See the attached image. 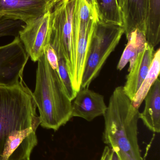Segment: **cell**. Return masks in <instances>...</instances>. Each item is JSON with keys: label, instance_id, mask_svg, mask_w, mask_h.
I'll return each mask as SVG.
<instances>
[{"label": "cell", "instance_id": "1", "mask_svg": "<svg viewBox=\"0 0 160 160\" xmlns=\"http://www.w3.org/2000/svg\"><path fill=\"white\" fill-rule=\"evenodd\" d=\"M36 109L23 80L0 85V160H30L40 123Z\"/></svg>", "mask_w": 160, "mask_h": 160}, {"label": "cell", "instance_id": "2", "mask_svg": "<svg viewBox=\"0 0 160 160\" xmlns=\"http://www.w3.org/2000/svg\"><path fill=\"white\" fill-rule=\"evenodd\" d=\"M140 113L123 86L116 87L103 115V138L104 143L116 151L120 160H144L138 142Z\"/></svg>", "mask_w": 160, "mask_h": 160}, {"label": "cell", "instance_id": "3", "mask_svg": "<svg viewBox=\"0 0 160 160\" xmlns=\"http://www.w3.org/2000/svg\"><path fill=\"white\" fill-rule=\"evenodd\" d=\"M33 96L38 108L40 125L57 131L72 118V102L57 70L47 60L46 52L37 61Z\"/></svg>", "mask_w": 160, "mask_h": 160}, {"label": "cell", "instance_id": "4", "mask_svg": "<svg viewBox=\"0 0 160 160\" xmlns=\"http://www.w3.org/2000/svg\"><path fill=\"white\" fill-rule=\"evenodd\" d=\"M76 0H61L51 12V36L49 46L58 58L65 62L73 88H80L77 79L76 67V29L73 16Z\"/></svg>", "mask_w": 160, "mask_h": 160}, {"label": "cell", "instance_id": "5", "mask_svg": "<svg viewBox=\"0 0 160 160\" xmlns=\"http://www.w3.org/2000/svg\"><path fill=\"white\" fill-rule=\"evenodd\" d=\"M125 34L122 26L97 22L89 44L80 88L89 87Z\"/></svg>", "mask_w": 160, "mask_h": 160}, {"label": "cell", "instance_id": "6", "mask_svg": "<svg viewBox=\"0 0 160 160\" xmlns=\"http://www.w3.org/2000/svg\"><path fill=\"white\" fill-rule=\"evenodd\" d=\"M52 10L39 18L25 23L18 37L31 60L37 62L49 45Z\"/></svg>", "mask_w": 160, "mask_h": 160}, {"label": "cell", "instance_id": "7", "mask_svg": "<svg viewBox=\"0 0 160 160\" xmlns=\"http://www.w3.org/2000/svg\"><path fill=\"white\" fill-rule=\"evenodd\" d=\"M29 58L18 36L10 43L0 46V85L14 84L23 80Z\"/></svg>", "mask_w": 160, "mask_h": 160}, {"label": "cell", "instance_id": "8", "mask_svg": "<svg viewBox=\"0 0 160 160\" xmlns=\"http://www.w3.org/2000/svg\"><path fill=\"white\" fill-rule=\"evenodd\" d=\"M55 4L53 0H0V20H34L49 10Z\"/></svg>", "mask_w": 160, "mask_h": 160}, {"label": "cell", "instance_id": "9", "mask_svg": "<svg viewBox=\"0 0 160 160\" xmlns=\"http://www.w3.org/2000/svg\"><path fill=\"white\" fill-rule=\"evenodd\" d=\"M73 100L72 118H80L90 122L103 116L107 110L104 97L88 88H80Z\"/></svg>", "mask_w": 160, "mask_h": 160}, {"label": "cell", "instance_id": "10", "mask_svg": "<svg viewBox=\"0 0 160 160\" xmlns=\"http://www.w3.org/2000/svg\"><path fill=\"white\" fill-rule=\"evenodd\" d=\"M73 18L76 29V67L77 79L78 83L81 87L82 78L88 48L95 26L99 21L95 19H91L88 20L81 19L78 16L76 9V6Z\"/></svg>", "mask_w": 160, "mask_h": 160}, {"label": "cell", "instance_id": "11", "mask_svg": "<svg viewBox=\"0 0 160 160\" xmlns=\"http://www.w3.org/2000/svg\"><path fill=\"white\" fill-rule=\"evenodd\" d=\"M123 16L126 35L138 29L145 34L148 15V0H117Z\"/></svg>", "mask_w": 160, "mask_h": 160}, {"label": "cell", "instance_id": "12", "mask_svg": "<svg viewBox=\"0 0 160 160\" xmlns=\"http://www.w3.org/2000/svg\"><path fill=\"white\" fill-rule=\"evenodd\" d=\"M155 48L147 43L138 55L132 68L129 71L126 82L123 86L126 95L132 100L150 69L155 53Z\"/></svg>", "mask_w": 160, "mask_h": 160}, {"label": "cell", "instance_id": "13", "mask_svg": "<svg viewBox=\"0 0 160 160\" xmlns=\"http://www.w3.org/2000/svg\"><path fill=\"white\" fill-rule=\"evenodd\" d=\"M145 106L140 113L147 128L155 133L160 132V81L159 78L153 84L144 99Z\"/></svg>", "mask_w": 160, "mask_h": 160}, {"label": "cell", "instance_id": "14", "mask_svg": "<svg viewBox=\"0 0 160 160\" xmlns=\"http://www.w3.org/2000/svg\"><path fill=\"white\" fill-rule=\"evenodd\" d=\"M126 37L127 44L117 66V69L120 71L124 69L128 62V71L131 69L138 55L143 51L147 43L145 34L138 29L132 31Z\"/></svg>", "mask_w": 160, "mask_h": 160}, {"label": "cell", "instance_id": "15", "mask_svg": "<svg viewBox=\"0 0 160 160\" xmlns=\"http://www.w3.org/2000/svg\"><path fill=\"white\" fill-rule=\"evenodd\" d=\"M147 41L154 48L160 41V0H148L145 33Z\"/></svg>", "mask_w": 160, "mask_h": 160}, {"label": "cell", "instance_id": "16", "mask_svg": "<svg viewBox=\"0 0 160 160\" xmlns=\"http://www.w3.org/2000/svg\"><path fill=\"white\" fill-rule=\"evenodd\" d=\"M160 72V49L158 48L155 52L154 59L146 77L132 99V104L134 107L139 109L151 87L159 78Z\"/></svg>", "mask_w": 160, "mask_h": 160}, {"label": "cell", "instance_id": "17", "mask_svg": "<svg viewBox=\"0 0 160 160\" xmlns=\"http://www.w3.org/2000/svg\"><path fill=\"white\" fill-rule=\"evenodd\" d=\"M99 21L123 27V16L117 0H96Z\"/></svg>", "mask_w": 160, "mask_h": 160}, {"label": "cell", "instance_id": "18", "mask_svg": "<svg viewBox=\"0 0 160 160\" xmlns=\"http://www.w3.org/2000/svg\"><path fill=\"white\" fill-rule=\"evenodd\" d=\"M58 64L57 71L59 74L60 78L62 80L66 92L70 99L72 101L76 97L77 92L73 88L71 79L67 68L66 64L64 59L63 58H58Z\"/></svg>", "mask_w": 160, "mask_h": 160}, {"label": "cell", "instance_id": "19", "mask_svg": "<svg viewBox=\"0 0 160 160\" xmlns=\"http://www.w3.org/2000/svg\"><path fill=\"white\" fill-rule=\"evenodd\" d=\"M25 23L20 21L2 19L0 20V38L18 36Z\"/></svg>", "mask_w": 160, "mask_h": 160}, {"label": "cell", "instance_id": "20", "mask_svg": "<svg viewBox=\"0 0 160 160\" xmlns=\"http://www.w3.org/2000/svg\"><path fill=\"white\" fill-rule=\"evenodd\" d=\"M47 60L53 68L57 70L58 68V57L56 52L49 45L46 51Z\"/></svg>", "mask_w": 160, "mask_h": 160}, {"label": "cell", "instance_id": "21", "mask_svg": "<svg viewBox=\"0 0 160 160\" xmlns=\"http://www.w3.org/2000/svg\"><path fill=\"white\" fill-rule=\"evenodd\" d=\"M85 1L88 6L90 7L91 9H92L93 13L98 18V12L97 4L96 0H85Z\"/></svg>", "mask_w": 160, "mask_h": 160}, {"label": "cell", "instance_id": "22", "mask_svg": "<svg viewBox=\"0 0 160 160\" xmlns=\"http://www.w3.org/2000/svg\"><path fill=\"white\" fill-rule=\"evenodd\" d=\"M110 148L108 146H106L103 149L102 155L100 160H109L110 159Z\"/></svg>", "mask_w": 160, "mask_h": 160}, {"label": "cell", "instance_id": "23", "mask_svg": "<svg viewBox=\"0 0 160 160\" xmlns=\"http://www.w3.org/2000/svg\"><path fill=\"white\" fill-rule=\"evenodd\" d=\"M109 160H120L117 153L111 148H110V159H109Z\"/></svg>", "mask_w": 160, "mask_h": 160}, {"label": "cell", "instance_id": "24", "mask_svg": "<svg viewBox=\"0 0 160 160\" xmlns=\"http://www.w3.org/2000/svg\"><path fill=\"white\" fill-rule=\"evenodd\" d=\"M53 1L54 2V3L56 4L58 2H59V1H61V0H53Z\"/></svg>", "mask_w": 160, "mask_h": 160}]
</instances>
